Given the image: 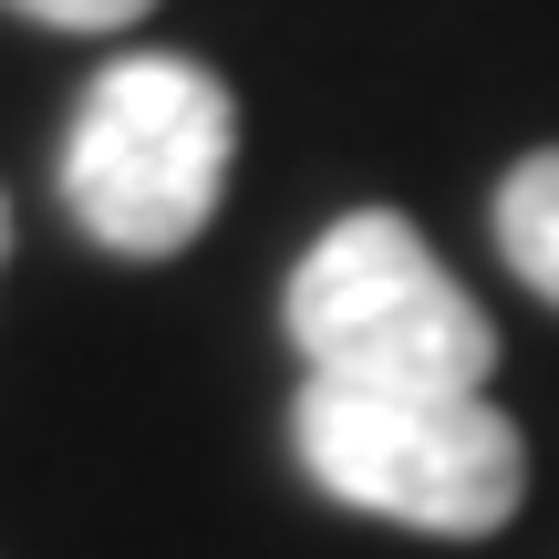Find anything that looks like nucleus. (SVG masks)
I'll list each match as a JSON object with an SVG mask.
<instances>
[{
    "instance_id": "nucleus-1",
    "label": "nucleus",
    "mask_w": 559,
    "mask_h": 559,
    "mask_svg": "<svg viewBox=\"0 0 559 559\" xmlns=\"http://www.w3.org/2000/svg\"><path fill=\"white\" fill-rule=\"evenodd\" d=\"M280 321L311 383H342V394H487L498 373L487 311L394 207H353L321 228L290 270Z\"/></svg>"
},
{
    "instance_id": "nucleus-2",
    "label": "nucleus",
    "mask_w": 559,
    "mask_h": 559,
    "mask_svg": "<svg viewBox=\"0 0 559 559\" xmlns=\"http://www.w3.org/2000/svg\"><path fill=\"white\" fill-rule=\"evenodd\" d=\"M228 156H239V104L187 52H124L83 83L73 135H62V207L115 260H177L218 218Z\"/></svg>"
},
{
    "instance_id": "nucleus-3",
    "label": "nucleus",
    "mask_w": 559,
    "mask_h": 559,
    "mask_svg": "<svg viewBox=\"0 0 559 559\" xmlns=\"http://www.w3.org/2000/svg\"><path fill=\"white\" fill-rule=\"evenodd\" d=\"M290 445L311 487L425 539H487L528 498V445L487 394H342L300 383Z\"/></svg>"
},
{
    "instance_id": "nucleus-4",
    "label": "nucleus",
    "mask_w": 559,
    "mask_h": 559,
    "mask_svg": "<svg viewBox=\"0 0 559 559\" xmlns=\"http://www.w3.org/2000/svg\"><path fill=\"white\" fill-rule=\"evenodd\" d=\"M498 249H508V270L559 311V145H539V156L508 166V187H498Z\"/></svg>"
},
{
    "instance_id": "nucleus-5",
    "label": "nucleus",
    "mask_w": 559,
    "mask_h": 559,
    "mask_svg": "<svg viewBox=\"0 0 559 559\" xmlns=\"http://www.w3.org/2000/svg\"><path fill=\"white\" fill-rule=\"evenodd\" d=\"M21 21H41V32H124V21H145L156 0H11Z\"/></svg>"
},
{
    "instance_id": "nucleus-6",
    "label": "nucleus",
    "mask_w": 559,
    "mask_h": 559,
    "mask_svg": "<svg viewBox=\"0 0 559 559\" xmlns=\"http://www.w3.org/2000/svg\"><path fill=\"white\" fill-rule=\"evenodd\" d=\"M0 239H11V218H0Z\"/></svg>"
}]
</instances>
